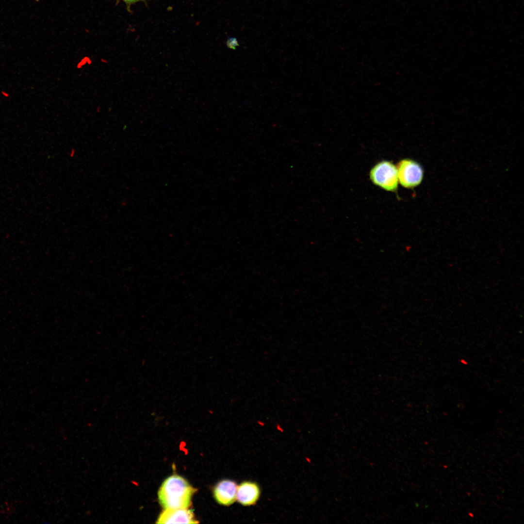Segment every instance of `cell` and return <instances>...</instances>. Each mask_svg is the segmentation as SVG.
Masks as SVG:
<instances>
[{
  "instance_id": "obj_1",
  "label": "cell",
  "mask_w": 524,
  "mask_h": 524,
  "mask_svg": "<svg viewBox=\"0 0 524 524\" xmlns=\"http://www.w3.org/2000/svg\"><path fill=\"white\" fill-rule=\"evenodd\" d=\"M195 491L184 478L173 475L166 478L160 488L159 502L164 509L187 508L191 505Z\"/></svg>"
},
{
  "instance_id": "obj_4",
  "label": "cell",
  "mask_w": 524,
  "mask_h": 524,
  "mask_svg": "<svg viewBox=\"0 0 524 524\" xmlns=\"http://www.w3.org/2000/svg\"><path fill=\"white\" fill-rule=\"evenodd\" d=\"M193 512L187 508H168L160 514L157 524H196Z\"/></svg>"
},
{
  "instance_id": "obj_2",
  "label": "cell",
  "mask_w": 524,
  "mask_h": 524,
  "mask_svg": "<svg viewBox=\"0 0 524 524\" xmlns=\"http://www.w3.org/2000/svg\"><path fill=\"white\" fill-rule=\"evenodd\" d=\"M370 178L375 185L385 190L395 191L398 179L396 166L388 161H382L373 166L370 172Z\"/></svg>"
},
{
  "instance_id": "obj_6",
  "label": "cell",
  "mask_w": 524,
  "mask_h": 524,
  "mask_svg": "<svg viewBox=\"0 0 524 524\" xmlns=\"http://www.w3.org/2000/svg\"><path fill=\"white\" fill-rule=\"evenodd\" d=\"M237 488V484L234 481L229 479L222 480L214 489V498L221 505H230L236 500Z\"/></svg>"
},
{
  "instance_id": "obj_7",
  "label": "cell",
  "mask_w": 524,
  "mask_h": 524,
  "mask_svg": "<svg viewBox=\"0 0 524 524\" xmlns=\"http://www.w3.org/2000/svg\"><path fill=\"white\" fill-rule=\"evenodd\" d=\"M228 46L229 48L235 49L236 47L239 46L237 40L235 38H231L228 41Z\"/></svg>"
},
{
  "instance_id": "obj_5",
  "label": "cell",
  "mask_w": 524,
  "mask_h": 524,
  "mask_svg": "<svg viewBox=\"0 0 524 524\" xmlns=\"http://www.w3.org/2000/svg\"><path fill=\"white\" fill-rule=\"evenodd\" d=\"M261 489L257 483L251 481L242 482L237 488L236 500L244 506L254 505L259 499Z\"/></svg>"
},
{
  "instance_id": "obj_3",
  "label": "cell",
  "mask_w": 524,
  "mask_h": 524,
  "mask_svg": "<svg viewBox=\"0 0 524 524\" xmlns=\"http://www.w3.org/2000/svg\"><path fill=\"white\" fill-rule=\"evenodd\" d=\"M398 181L406 188H413L418 186L424 177V169L416 161L405 159L400 161L396 166Z\"/></svg>"
},
{
  "instance_id": "obj_8",
  "label": "cell",
  "mask_w": 524,
  "mask_h": 524,
  "mask_svg": "<svg viewBox=\"0 0 524 524\" xmlns=\"http://www.w3.org/2000/svg\"><path fill=\"white\" fill-rule=\"evenodd\" d=\"M123 0L128 6V5L129 6V5H131V4H133V3H135V2H137L141 1V0Z\"/></svg>"
}]
</instances>
